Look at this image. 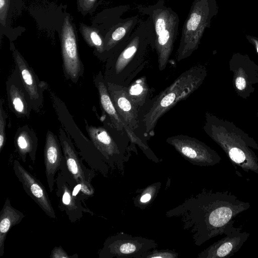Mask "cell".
<instances>
[{
  "label": "cell",
  "instance_id": "cell-20",
  "mask_svg": "<svg viewBox=\"0 0 258 258\" xmlns=\"http://www.w3.org/2000/svg\"><path fill=\"white\" fill-rule=\"evenodd\" d=\"M125 90L129 98L139 109L140 115L153 98L154 89L150 87L146 77L142 76L125 87Z\"/></svg>",
  "mask_w": 258,
  "mask_h": 258
},
{
  "label": "cell",
  "instance_id": "cell-23",
  "mask_svg": "<svg viewBox=\"0 0 258 258\" xmlns=\"http://www.w3.org/2000/svg\"><path fill=\"white\" fill-rule=\"evenodd\" d=\"M3 101L0 100V152L2 151L6 142V125L7 115L3 109Z\"/></svg>",
  "mask_w": 258,
  "mask_h": 258
},
{
  "label": "cell",
  "instance_id": "cell-18",
  "mask_svg": "<svg viewBox=\"0 0 258 258\" xmlns=\"http://www.w3.org/2000/svg\"><path fill=\"white\" fill-rule=\"evenodd\" d=\"M94 82L98 90L101 108L109 119L108 125L119 133L127 134L125 125L113 105L101 71L95 77Z\"/></svg>",
  "mask_w": 258,
  "mask_h": 258
},
{
  "label": "cell",
  "instance_id": "cell-10",
  "mask_svg": "<svg viewBox=\"0 0 258 258\" xmlns=\"http://www.w3.org/2000/svg\"><path fill=\"white\" fill-rule=\"evenodd\" d=\"M232 220L226 226L225 236L204 249L198 255L200 258H229L242 247L250 233L242 231V227H235Z\"/></svg>",
  "mask_w": 258,
  "mask_h": 258
},
{
  "label": "cell",
  "instance_id": "cell-12",
  "mask_svg": "<svg viewBox=\"0 0 258 258\" xmlns=\"http://www.w3.org/2000/svg\"><path fill=\"white\" fill-rule=\"evenodd\" d=\"M59 138L68 173L77 183L94 188L91 181L95 176V171L83 164L71 139L61 128L59 129Z\"/></svg>",
  "mask_w": 258,
  "mask_h": 258
},
{
  "label": "cell",
  "instance_id": "cell-14",
  "mask_svg": "<svg viewBox=\"0 0 258 258\" xmlns=\"http://www.w3.org/2000/svg\"><path fill=\"white\" fill-rule=\"evenodd\" d=\"M12 50L16 69L29 96L32 109L37 111L42 104L43 91L45 89V83L39 80L32 69L14 47Z\"/></svg>",
  "mask_w": 258,
  "mask_h": 258
},
{
  "label": "cell",
  "instance_id": "cell-2",
  "mask_svg": "<svg viewBox=\"0 0 258 258\" xmlns=\"http://www.w3.org/2000/svg\"><path fill=\"white\" fill-rule=\"evenodd\" d=\"M153 31L149 19H140L127 41L107 60L106 82L128 86L146 66Z\"/></svg>",
  "mask_w": 258,
  "mask_h": 258
},
{
  "label": "cell",
  "instance_id": "cell-1",
  "mask_svg": "<svg viewBox=\"0 0 258 258\" xmlns=\"http://www.w3.org/2000/svg\"><path fill=\"white\" fill-rule=\"evenodd\" d=\"M250 207L249 203L240 200L229 191L204 189L167 213L180 216L184 226L191 229L195 243L201 245L224 234L228 223Z\"/></svg>",
  "mask_w": 258,
  "mask_h": 258
},
{
  "label": "cell",
  "instance_id": "cell-31",
  "mask_svg": "<svg viewBox=\"0 0 258 258\" xmlns=\"http://www.w3.org/2000/svg\"><path fill=\"white\" fill-rule=\"evenodd\" d=\"M151 1H154V0H151Z\"/></svg>",
  "mask_w": 258,
  "mask_h": 258
},
{
  "label": "cell",
  "instance_id": "cell-3",
  "mask_svg": "<svg viewBox=\"0 0 258 258\" xmlns=\"http://www.w3.org/2000/svg\"><path fill=\"white\" fill-rule=\"evenodd\" d=\"M203 75L200 67H192L153 97L140 115V133L145 140H149L155 135L158 121L165 113L177 103L186 99L198 88Z\"/></svg>",
  "mask_w": 258,
  "mask_h": 258
},
{
  "label": "cell",
  "instance_id": "cell-26",
  "mask_svg": "<svg viewBox=\"0 0 258 258\" xmlns=\"http://www.w3.org/2000/svg\"><path fill=\"white\" fill-rule=\"evenodd\" d=\"M145 257H175V254L167 251H153L148 253Z\"/></svg>",
  "mask_w": 258,
  "mask_h": 258
},
{
  "label": "cell",
  "instance_id": "cell-6",
  "mask_svg": "<svg viewBox=\"0 0 258 258\" xmlns=\"http://www.w3.org/2000/svg\"><path fill=\"white\" fill-rule=\"evenodd\" d=\"M156 246L152 240L119 233L105 241L99 252V257H144L151 249Z\"/></svg>",
  "mask_w": 258,
  "mask_h": 258
},
{
  "label": "cell",
  "instance_id": "cell-25",
  "mask_svg": "<svg viewBox=\"0 0 258 258\" xmlns=\"http://www.w3.org/2000/svg\"><path fill=\"white\" fill-rule=\"evenodd\" d=\"M77 254L69 255L61 246H55L51 250L49 257L50 258H76Z\"/></svg>",
  "mask_w": 258,
  "mask_h": 258
},
{
  "label": "cell",
  "instance_id": "cell-24",
  "mask_svg": "<svg viewBox=\"0 0 258 258\" xmlns=\"http://www.w3.org/2000/svg\"><path fill=\"white\" fill-rule=\"evenodd\" d=\"M10 5L11 0H0V20L4 26H6Z\"/></svg>",
  "mask_w": 258,
  "mask_h": 258
},
{
  "label": "cell",
  "instance_id": "cell-27",
  "mask_svg": "<svg viewBox=\"0 0 258 258\" xmlns=\"http://www.w3.org/2000/svg\"><path fill=\"white\" fill-rule=\"evenodd\" d=\"M82 8L86 10L91 8L96 0H79Z\"/></svg>",
  "mask_w": 258,
  "mask_h": 258
},
{
  "label": "cell",
  "instance_id": "cell-4",
  "mask_svg": "<svg viewBox=\"0 0 258 258\" xmlns=\"http://www.w3.org/2000/svg\"><path fill=\"white\" fill-rule=\"evenodd\" d=\"M137 9L147 16L150 22L153 31L151 47L157 53L159 70L163 71L168 63L178 36L179 16L164 0H158L151 5H139Z\"/></svg>",
  "mask_w": 258,
  "mask_h": 258
},
{
  "label": "cell",
  "instance_id": "cell-7",
  "mask_svg": "<svg viewBox=\"0 0 258 258\" xmlns=\"http://www.w3.org/2000/svg\"><path fill=\"white\" fill-rule=\"evenodd\" d=\"M204 18L203 0H194L182 28L175 55L177 61L189 57L197 49L204 25Z\"/></svg>",
  "mask_w": 258,
  "mask_h": 258
},
{
  "label": "cell",
  "instance_id": "cell-9",
  "mask_svg": "<svg viewBox=\"0 0 258 258\" xmlns=\"http://www.w3.org/2000/svg\"><path fill=\"white\" fill-rule=\"evenodd\" d=\"M61 46L64 75L76 83L83 74L84 68L79 57L75 30L68 17L62 26Z\"/></svg>",
  "mask_w": 258,
  "mask_h": 258
},
{
  "label": "cell",
  "instance_id": "cell-21",
  "mask_svg": "<svg viewBox=\"0 0 258 258\" xmlns=\"http://www.w3.org/2000/svg\"><path fill=\"white\" fill-rule=\"evenodd\" d=\"M24 217L25 215L13 207L9 198H7L0 215V256L4 254L5 242L9 231L19 224Z\"/></svg>",
  "mask_w": 258,
  "mask_h": 258
},
{
  "label": "cell",
  "instance_id": "cell-19",
  "mask_svg": "<svg viewBox=\"0 0 258 258\" xmlns=\"http://www.w3.org/2000/svg\"><path fill=\"white\" fill-rule=\"evenodd\" d=\"M14 145L17 152L24 162L27 157L33 163L35 162L38 140L32 130L28 126L19 128L15 136Z\"/></svg>",
  "mask_w": 258,
  "mask_h": 258
},
{
  "label": "cell",
  "instance_id": "cell-17",
  "mask_svg": "<svg viewBox=\"0 0 258 258\" xmlns=\"http://www.w3.org/2000/svg\"><path fill=\"white\" fill-rule=\"evenodd\" d=\"M60 141L53 133L48 131L44 149L45 171L49 191L54 188L55 175L61 165L63 158Z\"/></svg>",
  "mask_w": 258,
  "mask_h": 258
},
{
  "label": "cell",
  "instance_id": "cell-13",
  "mask_svg": "<svg viewBox=\"0 0 258 258\" xmlns=\"http://www.w3.org/2000/svg\"><path fill=\"white\" fill-rule=\"evenodd\" d=\"M55 182L56 195L59 200L58 207L65 213L71 222L80 220L84 213L93 215V212L83 206L82 202H84L81 199L73 195L71 186L59 170Z\"/></svg>",
  "mask_w": 258,
  "mask_h": 258
},
{
  "label": "cell",
  "instance_id": "cell-8",
  "mask_svg": "<svg viewBox=\"0 0 258 258\" xmlns=\"http://www.w3.org/2000/svg\"><path fill=\"white\" fill-rule=\"evenodd\" d=\"M166 142L194 165L211 166L218 164L220 157L196 139L184 135L169 137Z\"/></svg>",
  "mask_w": 258,
  "mask_h": 258
},
{
  "label": "cell",
  "instance_id": "cell-5",
  "mask_svg": "<svg viewBox=\"0 0 258 258\" xmlns=\"http://www.w3.org/2000/svg\"><path fill=\"white\" fill-rule=\"evenodd\" d=\"M86 129L93 144L103 157L110 168L123 170V166L131 156L137 151L136 145L127 134L115 131L113 135L102 126L89 125L86 120Z\"/></svg>",
  "mask_w": 258,
  "mask_h": 258
},
{
  "label": "cell",
  "instance_id": "cell-22",
  "mask_svg": "<svg viewBox=\"0 0 258 258\" xmlns=\"http://www.w3.org/2000/svg\"><path fill=\"white\" fill-rule=\"evenodd\" d=\"M80 31L86 42L91 47H94L97 53L105 59L104 48V37L96 28H91L82 24Z\"/></svg>",
  "mask_w": 258,
  "mask_h": 258
},
{
  "label": "cell",
  "instance_id": "cell-11",
  "mask_svg": "<svg viewBox=\"0 0 258 258\" xmlns=\"http://www.w3.org/2000/svg\"><path fill=\"white\" fill-rule=\"evenodd\" d=\"M13 170L26 194L47 216L56 218L46 188L41 182L25 169L17 160L13 162Z\"/></svg>",
  "mask_w": 258,
  "mask_h": 258
},
{
  "label": "cell",
  "instance_id": "cell-30",
  "mask_svg": "<svg viewBox=\"0 0 258 258\" xmlns=\"http://www.w3.org/2000/svg\"><path fill=\"white\" fill-rule=\"evenodd\" d=\"M257 52H258V48H257Z\"/></svg>",
  "mask_w": 258,
  "mask_h": 258
},
{
  "label": "cell",
  "instance_id": "cell-16",
  "mask_svg": "<svg viewBox=\"0 0 258 258\" xmlns=\"http://www.w3.org/2000/svg\"><path fill=\"white\" fill-rule=\"evenodd\" d=\"M140 20L138 16L122 19L106 33L104 37L106 60L127 41Z\"/></svg>",
  "mask_w": 258,
  "mask_h": 258
},
{
  "label": "cell",
  "instance_id": "cell-15",
  "mask_svg": "<svg viewBox=\"0 0 258 258\" xmlns=\"http://www.w3.org/2000/svg\"><path fill=\"white\" fill-rule=\"evenodd\" d=\"M9 105L18 117H28L32 109L30 99L18 70L6 83Z\"/></svg>",
  "mask_w": 258,
  "mask_h": 258
},
{
  "label": "cell",
  "instance_id": "cell-28",
  "mask_svg": "<svg viewBox=\"0 0 258 258\" xmlns=\"http://www.w3.org/2000/svg\"><path fill=\"white\" fill-rule=\"evenodd\" d=\"M235 84L236 87L239 90H243L246 86V82L244 78L238 77L236 79Z\"/></svg>",
  "mask_w": 258,
  "mask_h": 258
},
{
  "label": "cell",
  "instance_id": "cell-29",
  "mask_svg": "<svg viewBox=\"0 0 258 258\" xmlns=\"http://www.w3.org/2000/svg\"><path fill=\"white\" fill-rule=\"evenodd\" d=\"M151 196L149 193H146L142 196L140 199V201L142 203H146L151 200Z\"/></svg>",
  "mask_w": 258,
  "mask_h": 258
}]
</instances>
